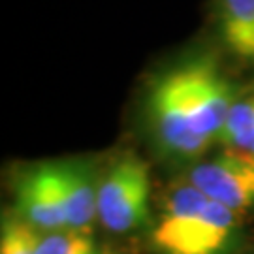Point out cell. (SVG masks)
Listing matches in <instances>:
<instances>
[{
  "label": "cell",
  "instance_id": "cell-7",
  "mask_svg": "<svg viewBox=\"0 0 254 254\" xmlns=\"http://www.w3.org/2000/svg\"><path fill=\"white\" fill-rule=\"evenodd\" d=\"M68 230L83 232L98 215V189L83 162H59Z\"/></svg>",
  "mask_w": 254,
  "mask_h": 254
},
{
  "label": "cell",
  "instance_id": "cell-5",
  "mask_svg": "<svg viewBox=\"0 0 254 254\" xmlns=\"http://www.w3.org/2000/svg\"><path fill=\"white\" fill-rule=\"evenodd\" d=\"M179 70L200 132L209 141L220 139L228 115L237 102L230 81L209 61H192Z\"/></svg>",
  "mask_w": 254,
  "mask_h": 254
},
{
  "label": "cell",
  "instance_id": "cell-1",
  "mask_svg": "<svg viewBox=\"0 0 254 254\" xmlns=\"http://www.w3.org/2000/svg\"><path fill=\"white\" fill-rule=\"evenodd\" d=\"M237 234L239 213L187 181L168 192L151 241L158 254H228Z\"/></svg>",
  "mask_w": 254,
  "mask_h": 254
},
{
  "label": "cell",
  "instance_id": "cell-10",
  "mask_svg": "<svg viewBox=\"0 0 254 254\" xmlns=\"http://www.w3.org/2000/svg\"><path fill=\"white\" fill-rule=\"evenodd\" d=\"M40 239L36 228L19 215H9L2 220L0 254H38Z\"/></svg>",
  "mask_w": 254,
  "mask_h": 254
},
{
  "label": "cell",
  "instance_id": "cell-6",
  "mask_svg": "<svg viewBox=\"0 0 254 254\" xmlns=\"http://www.w3.org/2000/svg\"><path fill=\"white\" fill-rule=\"evenodd\" d=\"M17 211L36 230H68L59 162L40 164L21 175L17 183Z\"/></svg>",
  "mask_w": 254,
  "mask_h": 254
},
{
  "label": "cell",
  "instance_id": "cell-9",
  "mask_svg": "<svg viewBox=\"0 0 254 254\" xmlns=\"http://www.w3.org/2000/svg\"><path fill=\"white\" fill-rule=\"evenodd\" d=\"M220 141L226 143L230 151L254 158V96L241 98L234 104L220 134Z\"/></svg>",
  "mask_w": 254,
  "mask_h": 254
},
{
  "label": "cell",
  "instance_id": "cell-8",
  "mask_svg": "<svg viewBox=\"0 0 254 254\" xmlns=\"http://www.w3.org/2000/svg\"><path fill=\"white\" fill-rule=\"evenodd\" d=\"M220 27L230 51L254 64V0H218Z\"/></svg>",
  "mask_w": 254,
  "mask_h": 254
},
{
  "label": "cell",
  "instance_id": "cell-3",
  "mask_svg": "<svg viewBox=\"0 0 254 254\" xmlns=\"http://www.w3.org/2000/svg\"><path fill=\"white\" fill-rule=\"evenodd\" d=\"M151 177L136 154L119 160L98 185V218L113 234H127L151 220Z\"/></svg>",
  "mask_w": 254,
  "mask_h": 254
},
{
  "label": "cell",
  "instance_id": "cell-4",
  "mask_svg": "<svg viewBox=\"0 0 254 254\" xmlns=\"http://www.w3.org/2000/svg\"><path fill=\"white\" fill-rule=\"evenodd\" d=\"M189 183L201 194L236 213L254 209V158L226 151L198 164Z\"/></svg>",
  "mask_w": 254,
  "mask_h": 254
},
{
  "label": "cell",
  "instance_id": "cell-11",
  "mask_svg": "<svg viewBox=\"0 0 254 254\" xmlns=\"http://www.w3.org/2000/svg\"><path fill=\"white\" fill-rule=\"evenodd\" d=\"M38 254H104L89 236L73 230L49 232L40 239Z\"/></svg>",
  "mask_w": 254,
  "mask_h": 254
},
{
  "label": "cell",
  "instance_id": "cell-2",
  "mask_svg": "<svg viewBox=\"0 0 254 254\" xmlns=\"http://www.w3.org/2000/svg\"><path fill=\"white\" fill-rule=\"evenodd\" d=\"M147 108L156 139L166 153L177 158H196L209 147L211 141L200 132L192 115L179 68L156 79Z\"/></svg>",
  "mask_w": 254,
  "mask_h": 254
}]
</instances>
